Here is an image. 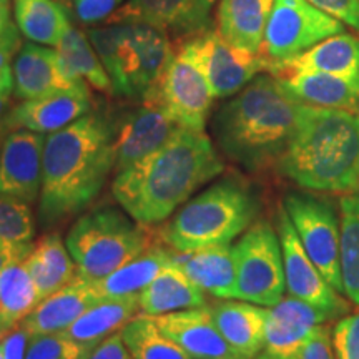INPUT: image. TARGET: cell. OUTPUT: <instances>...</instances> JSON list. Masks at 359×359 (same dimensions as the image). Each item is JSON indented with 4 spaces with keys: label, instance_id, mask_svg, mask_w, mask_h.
Segmentation results:
<instances>
[{
    "label": "cell",
    "instance_id": "cell-1",
    "mask_svg": "<svg viewBox=\"0 0 359 359\" xmlns=\"http://www.w3.org/2000/svg\"><path fill=\"white\" fill-rule=\"evenodd\" d=\"M223 170L206 133L182 127L154 154L115 173L111 193L135 222L151 226L172 217Z\"/></svg>",
    "mask_w": 359,
    "mask_h": 359
},
{
    "label": "cell",
    "instance_id": "cell-2",
    "mask_svg": "<svg viewBox=\"0 0 359 359\" xmlns=\"http://www.w3.org/2000/svg\"><path fill=\"white\" fill-rule=\"evenodd\" d=\"M115 132L105 115L90 111L45 138L40 223L48 226L83 212L115 167Z\"/></svg>",
    "mask_w": 359,
    "mask_h": 359
},
{
    "label": "cell",
    "instance_id": "cell-3",
    "mask_svg": "<svg viewBox=\"0 0 359 359\" xmlns=\"http://www.w3.org/2000/svg\"><path fill=\"white\" fill-rule=\"evenodd\" d=\"M302 103L275 75H258L226 102L213 133L226 158L250 173L276 167L293 140Z\"/></svg>",
    "mask_w": 359,
    "mask_h": 359
},
{
    "label": "cell",
    "instance_id": "cell-4",
    "mask_svg": "<svg viewBox=\"0 0 359 359\" xmlns=\"http://www.w3.org/2000/svg\"><path fill=\"white\" fill-rule=\"evenodd\" d=\"M276 168L306 190L354 191L359 183V116L302 103L294 137Z\"/></svg>",
    "mask_w": 359,
    "mask_h": 359
},
{
    "label": "cell",
    "instance_id": "cell-5",
    "mask_svg": "<svg viewBox=\"0 0 359 359\" xmlns=\"http://www.w3.org/2000/svg\"><path fill=\"white\" fill-rule=\"evenodd\" d=\"M259 210L257 191L248 183L223 178L180 206L158 231L160 243L175 251L231 243L257 222Z\"/></svg>",
    "mask_w": 359,
    "mask_h": 359
},
{
    "label": "cell",
    "instance_id": "cell-6",
    "mask_svg": "<svg viewBox=\"0 0 359 359\" xmlns=\"http://www.w3.org/2000/svg\"><path fill=\"white\" fill-rule=\"evenodd\" d=\"M65 245L79 275L98 281L150 248L154 235L125 210L105 206L72 224Z\"/></svg>",
    "mask_w": 359,
    "mask_h": 359
},
{
    "label": "cell",
    "instance_id": "cell-7",
    "mask_svg": "<svg viewBox=\"0 0 359 359\" xmlns=\"http://www.w3.org/2000/svg\"><path fill=\"white\" fill-rule=\"evenodd\" d=\"M236 263V298L271 308L285 296L283 251L276 228L257 219L233 246Z\"/></svg>",
    "mask_w": 359,
    "mask_h": 359
},
{
    "label": "cell",
    "instance_id": "cell-8",
    "mask_svg": "<svg viewBox=\"0 0 359 359\" xmlns=\"http://www.w3.org/2000/svg\"><path fill=\"white\" fill-rule=\"evenodd\" d=\"M343 32V22L327 15L308 0H275L262 48L269 62L268 72Z\"/></svg>",
    "mask_w": 359,
    "mask_h": 359
},
{
    "label": "cell",
    "instance_id": "cell-9",
    "mask_svg": "<svg viewBox=\"0 0 359 359\" xmlns=\"http://www.w3.org/2000/svg\"><path fill=\"white\" fill-rule=\"evenodd\" d=\"M304 251L320 269L325 280L344 294L341 280V219L330 200L309 193L293 191L283 201Z\"/></svg>",
    "mask_w": 359,
    "mask_h": 359
},
{
    "label": "cell",
    "instance_id": "cell-10",
    "mask_svg": "<svg viewBox=\"0 0 359 359\" xmlns=\"http://www.w3.org/2000/svg\"><path fill=\"white\" fill-rule=\"evenodd\" d=\"M213 100L205 74L182 47L175 52L158 83L142 98L143 103L161 107L182 127L195 132H205Z\"/></svg>",
    "mask_w": 359,
    "mask_h": 359
},
{
    "label": "cell",
    "instance_id": "cell-11",
    "mask_svg": "<svg viewBox=\"0 0 359 359\" xmlns=\"http://www.w3.org/2000/svg\"><path fill=\"white\" fill-rule=\"evenodd\" d=\"M182 48L198 64L215 98L236 95L262 72L269 70V62L263 53L235 47L218 30L193 35Z\"/></svg>",
    "mask_w": 359,
    "mask_h": 359
},
{
    "label": "cell",
    "instance_id": "cell-12",
    "mask_svg": "<svg viewBox=\"0 0 359 359\" xmlns=\"http://www.w3.org/2000/svg\"><path fill=\"white\" fill-rule=\"evenodd\" d=\"M276 231L281 243L288 293L321 309L330 318V321L343 318L349 311L348 302L325 280L313 259L308 257L283 206L278 208L276 213Z\"/></svg>",
    "mask_w": 359,
    "mask_h": 359
},
{
    "label": "cell",
    "instance_id": "cell-13",
    "mask_svg": "<svg viewBox=\"0 0 359 359\" xmlns=\"http://www.w3.org/2000/svg\"><path fill=\"white\" fill-rule=\"evenodd\" d=\"M45 135L13 130L0 147V193L32 205L42 190Z\"/></svg>",
    "mask_w": 359,
    "mask_h": 359
},
{
    "label": "cell",
    "instance_id": "cell-14",
    "mask_svg": "<svg viewBox=\"0 0 359 359\" xmlns=\"http://www.w3.org/2000/svg\"><path fill=\"white\" fill-rule=\"evenodd\" d=\"M90 110L92 98L87 83L83 82L74 88L60 90L32 100H22V103L7 111L2 123L7 133L13 130H29L50 135L69 127L75 120L90 114Z\"/></svg>",
    "mask_w": 359,
    "mask_h": 359
},
{
    "label": "cell",
    "instance_id": "cell-15",
    "mask_svg": "<svg viewBox=\"0 0 359 359\" xmlns=\"http://www.w3.org/2000/svg\"><path fill=\"white\" fill-rule=\"evenodd\" d=\"M215 0H128L110 17V24L138 22L182 37L208 30Z\"/></svg>",
    "mask_w": 359,
    "mask_h": 359
},
{
    "label": "cell",
    "instance_id": "cell-16",
    "mask_svg": "<svg viewBox=\"0 0 359 359\" xmlns=\"http://www.w3.org/2000/svg\"><path fill=\"white\" fill-rule=\"evenodd\" d=\"M180 128L182 125L161 107L143 103L140 109L127 116L122 127L115 132L114 173L123 172L137 161L154 154Z\"/></svg>",
    "mask_w": 359,
    "mask_h": 359
},
{
    "label": "cell",
    "instance_id": "cell-17",
    "mask_svg": "<svg viewBox=\"0 0 359 359\" xmlns=\"http://www.w3.org/2000/svg\"><path fill=\"white\" fill-rule=\"evenodd\" d=\"M155 321L193 359H246L219 333L208 304L156 316Z\"/></svg>",
    "mask_w": 359,
    "mask_h": 359
},
{
    "label": "cell",
    "instance_id": "cell-18",
    "mask_svg": "<svg viewBox=\"0 0 359 359\" xmlns=\"http://www.w3.org/2000/svg\"><path fill=\"white\" fill-rule=\"evenodd\" d=\"M330 321L321 309L294 296H283L268 309L264 325V348L271 356L290 359L314 330Z\"/></svg>",
    "mask_w": 359,
    "mask_h": 359
},
{
    "label": "cell",
    "instance_id": "cell-19",
    "mask_svg": "<svg viewBox=\"0 0 359 359\" xmlns=\"http://www.w3.org/2000/svg\"><path fill=\"white\" fill-rule=\"evenodd\" d=\"M12 72L13 95L19 100H32L83 83V80L70 77L55 48L34 42L22 45Z\"/></svg>",
    "mask_w": 359,
    "mask_h": 359
},
{
    "label": "cell",
    "instance_id": "cell-20",
    "mask_svg": "<svg viewBox=\"0 0 359 359\" xmlns=\"http://www.w3.org/2000/svg\"><path fill=\"white\" fill-rule=\"evenodd\" d=\"M95 281L83 276H77L74 281L62 290L42 299L20 326L29 336L64 333L70 325H74L87 309L100 302Z\"/></svg>",
    "mask_w": 359,
    "mask_h": 359
},
{
    "label": "cell",
    "instance_id": "cell-21",
    "mask_svg": "<svg viewBox=\"0 0 359 359\" xmlns=\"http://www.w3.org/2000/svg\"><path fill=\"white\" fill-rule=\"evenodd\" d=\"M172 263L205 293L218 299L236 298V263L230 243L193 251L172 250Z\"/></svg>",
    "mask_w": 359,
    "mask_h": 359
},
{
    "label": "cell",
    "instance_id": "cell-22",
    "mask_svg": "<svg viewBox=\"0 0 359 359\" xmlns=\"http://www.w3.org/2000/svg\"><path fill=\"white\" fill-rule=\"evenodd\" d=\"M298 72H321L359 88V37L346 32L333 35L302 55L275 67L269 74L283 77Z\"/></svg>",
    "mask_w": 359,
    "mask_h": 359
},
{
    "label": "cell",
    "instance_id": "cell-23",
    "mask_svg": "<svg viewBox=\"0 0 359 359\" xmlns=\"http://www.w3.org/2000/svg\"><path fill=\"white\" fill-rule=\"evenodd\" d=\"M130 24V97L143 98L158 83L175 52L168 42L167 32L156 27L128 22Z\"/></svg>",
    "mask_w": 359,
    "mask_h": 359
},
{
    "label": "cell",
    "instance_id": "cell-24",
    "mask_svg": "<svg viewBox=\"0 0 359 359\" xmlns=\"http://www.w3.org/2000/svg\"><path fill=\"white\" fill-rule=\"evenodd\" d=\"M215 325L223 338L243 354L246 359H255L264 348V325L268 309L250 302L219 299L208 304Z\"/></svg>",
    "mask_w": 359,
    "mask_h": 359
},
{
    "label": "cell",
    "instance_id": "cell-25",
    "mask_svg": "<svg viewBox=\"0 0 359 359\" xmlns=\"http://www.w3.org/2000/svg\"><path fill=\"white\" fill-rule=\"evenodd\" d=\"M273 6L275 0H219L218 32L238 48L262 53Z\"/></svg>",
    "mask_w": 359,
    "mask_h": 359
},
{
    "label": "cell",
    "instance_id": "cell-26",
    "mask_svg": "<svg viewBox=\"0 0 359 359\" xmlns=\"http://www.w3.org/2000/svg\"><path fill=\"white\" fill-rule=\"evenodd\" d=\"M278 80L299 103L359 116V88L346 80L321 72H298Z\"/></svg>",
    "mask_w": 359,
    "mask_h": 359
},
{
    "label": "cell",
    "instance_id": "cell-27",
    "mask_svg": "<svg viewBox=\"0 0 359 359\" xmlns=\"http://www.w3.org/2000/svg\"><path fill=\"white\" fill-rule=\"evenodd\" d=\"M24 264L32 276L40 302L79 276L77 264L58 233H45L39 238Z\"/></svg>",
    "mask_w": 359,
    "mask_h": 359
},
{
    "label": "cell",
    "instance_id": "cell-28",
    "mask_svg": "<svg viewBox=\"0 0 359 359\" xmlns=\"http://www.w3.org/2000/svg\"><path fill=\"white\" fill-rule=\"evenodd\" d=\"M142 314L156 318L183 309L206 306V293L175 264H168L138 294Z\"/></svg>",
    "mask_w": 359,
    "mask_h": 359
},
{
    "label": "cell",
    "instance_id": "cell-29",
    "mask_svg": "<svg viewBox=\"0 0 359 359\" xmlns=\"http://www.w3.org/2000/svg\"><path fill=\"white\" fill-rule=\"evenodd\" d=\"M138 296L105 298L92 304L74 325L64 331L65 336L85 344H100L109 336L120 333L130 320L140 313Z\"/></svg>",
    "mask_w": 359,
    "mask_h": 359
},
{
    "label": "cell",
    "instance_id": "cell-30",
    "mask_svg": "<svg viewBox=\"0 0 359 359\" xmlns=\"http://www.w3.org/2000/svg\"><path fill=\"white\" fill-rule=\"evenodd\" d=\"M168 264H172V248L165 245H151L132 262L95 281V286L102 299L138 296Z\"/></svg>",
    "mask_w": 359,
    "mask_h": 359
},
{
    "label": "cell",
    "instance_id": "cell-31",
    "mask_svg": "<svg viewBox=\"0 0 359 359\" xmlns=\"http://www.w3.org/2000/svg\"><path fill=\"white\" fill-rule=\"evenodd\" d=\"M17 27L30 42L57 47L70 29L69 13L57 0H13Z\"/></svg>",
    "mask_w": 359,
    "mask_h": 359
},
{
    "label": "cell",
    "instance_id": "cell-32",
    "mask_svg": "<svg viewBox=\"0 0 359 359\" xmlns=\"http://www.w3.org/2000/svg\"><path fill=\"white\" fill-rule=\"evenodd\" d=\"M62 65L75 80H83L103 93H114V83L100 57L82 30L70 27L55 47Z\"/></svg>",
    "mask_w": 359,
    "mask_h": 359
},
{
    "label": "cell",
    "instance_id": "cell-33",
    "mask_svg": "<svg viewBox=\"0 0 359 359\" xmlns=\"http://www.w3.org/2000/svg\"><path fill=\"white\" fill-rule=\"evenodd\" d=\"M88 39L100 57L103 67L109 72L114 93L130 97L128 67H130V24H110L102 29L88 30Z\"/></svg>",
    "mask_w": 359,
    "mask_h": 359
},
{
    "label": "cell",
    "instance_id": "cell-34",
    "mask_svg": "<svg viewBox=\"0 0 359 359\" xmlns=\"http://www.w3.org/2000/svg\"><path fill=\"white\" fill-rule=\"evenodd\" d=\"M40 303L37 288L24 262L0 271V320L17 327Z\"/></svg>",
    "mask_w": 359,
    "mask_h": 359
},
{
    "label": "cell",
    "instance_id": "cell-35",
    "mask_svg": "<svg viewBox=\"0 0 359 359\" xmlns=\"http://www.w3.org/2000/svg\"><path fill=\"white\" fill-rule=\"evenodd\" d=\"M133 359H193L156 325L155 318L137 314L120 331Z\"/></svg>",
    "mask_w": 359,
    "mask_h": 359
},
{
    "label": "cell",
    "instance_id": "cell-36",
    "mask_svg": "<svg viewBox=\"0 0 359 359\" xmlns=\"http://www.w3.org/2000/svg\"><path fill=\"white\" fill-rule=\"evenodd\" d=\"M339 266L344 294L359 306V193L339 200Z\"/></svg>",
    "mask_w": 359,
    "mask_h": 359
},
{
    "label": "cell",
    "instance_id": "cell-37",
    "mask_svg": "<svg viewBox=\"0 0 359 359\" xmlns=\"http://www.w3.org/2000/svg\"><path fill=\"white\" fill-rule=\"evenodd\" d=\"M35 224L32 208L15 196L0 193V241L12 245H30Z\"/></svg>",
    "mask_w": 359,
    "mask_h": 359
},
{
    "label": "cell",
    "instance_id": "cell-38",
    "mask_svg": "<svg viewBox=\"0 0 359 359\" xmlns=\"http://www.w3.org/2000/svg\"><path fill=\"white\" fill-rule=\"evenodd\" d=\"M93 344L79 343L64 333L30 336L25 359H88Z\"/></svg>",
    "mask_w": 359,
    "mask_h": 359
},
{
    "label": "cell",
    "instance_id": "cell-39",
    "mask_svg": "<svg viewBox=\"0 0 359 359\" xmlns=\"http://www.w3.org/2000/svg\"><path fill=\"white\" fill-rule=\"evenodd\" d=\"M336 359H359V311L344 314L333 330Z\"/></svg>",
    "mask_w": 359,
    "mask_h": 359
},
{
    "label": "cell",
    "instance_id": "cell-40",
    "mask_svg": "<svg viewBox=\"0 0 359 359\" xmlns=\"http://www.w3.org/2000/svg\"><path fill=\"white\" fill-rule=\"evenodd\" d=\"M290 359H334L330 326L326 323L318 326L302 346L291 354Z\"/></svg>",
    "mask_w": 359,
    "mask_h": 359
},
{
    "label": "cell",
    "instance_id": "cell-41",
    "mask_svg": "<svg viewBox=\"0 0 359 359\" xmlns=\"http://www.w3.org/2000/svg\"><path fill=\"white\" fill-rule=\"evenodd\" d=\"M308 2L359 32V0H308Z\"/></svg>",
    "mask_w": 359,
    "mask_h": 359
},
{
    "label": "cell",
    "instance_id": "cell-42",
    "mask_svg": "<svg viewBox=\"0 0 359 359\" xmlns=\"http://www.w3.org/2000/svg\"><path fill=\"white\" fill-rule=\"evenodd\" d=\"M77 17L85 24H95L114 15L123 0H74Z\"/></svg>",
    "mask_w": 359,
    "mask_h": 359
},
{
    "label": "cell",
    "instance_id": "cell-43",
    "mask_svg": "<svg viewBox=\"0 0 359 359\" xmlns=\"http://www.w3.org/2000/svg\"><path fill=\"white\" fill-rule=\"evenodd\" d=\"M88 359H133V356L125 346L122 334L115 333L97 344Z\"/></svg>",
    "mask_w": 359,
    "mask_h": 359
},
{
    "label": "cell",
    "instance_id": "cell-44",
    "mask_svg": "<svg viewBox=\"0 0 359 359\" xmlns=\"http://www.w3.org/2000/svg\"><path fill=\"white\" fill-rule=\"evenodd\" d=\"M30 336L20 325L13 327L6 336L4 343V359H25Z\"/></svg>",
    "mask_w": 359,
    "mask_h": 359
},
{
    "label": "cell",
    "instance_id": "cell-45",
    "mask_svg": "<svg viewBox=\"0 0 359 359\" xmlns=\"http://www.w3.org/2000/svg\"><path fill=\"white\" fill-rule=\"evenodd\" d=\"M22 48L20 30L19 27L13 25V22L8 25V29L0 37V72L11 65V60L19 53Z\"/></svg>",
    "mask_w": 359,
    "mask_h": 359
},
{
    "label": "cell",
    "instance_id": "cell-46",
    "mask_svg": "<svg viewBox=\"0 0 359 359\" xmlns=\"http://www.w3.org/2000/svg\"><path fill=\"white\" fill-rule=\"evenodd\" d=\"M34 243L30 245H12L6 243V241H0V271L8 264L24 262L29 257L30 250H32Z\"/></svg>",
    "mask_w": 359,
    "mask_h": 359
},
{
    "label": "cell",
    "instance_id": "cell-47",
    "mask_svg": "<svg viewBox=\"0 0 359 359\" xmlns=\"http://www.w3.org/2000/svg\"><path fill=\"white\" fill-rule=\"evenodd\" d=\"M13 95V72L12 67L7 65L0 72V120L7 114V107Z\"/></svg>",
    "mask_w": 359,
    "mask_h": 359
},
{
    "label": "cell",
    "instance_id": "cell-48",
    "mask_svg": "<svg viewBox=\"0 0 359 359\" xmlns=\"http://www.w3.org/2000/svg\"><path fill=\"white\" fill-rule=\"evenodd\" d=\"M11 24V0H0V37H2Z\"/></svg>",
    "mask_w": 359,
    "mask_h": 359
},
{
    "label": "cell",
    "instance_id": "cell-49",
    "mask_svg": "<svg viewBox=\"0 0 359 359\" xmlns=\"http://www.w3.org/2000/svg\"><path fill=\"white\" fill-rule=\"evenodd\" d=\"M13 330L12 326H8L7 323H4L2 320H0V343H2L4 339H6V336L11 333V331Z\"/></svg>",
    "mask_w": 359,
    "mask_h": 359
},
{
    "label": "cell",
    "instance_id": "cell-50",
    "mask_svg": "<svg viewBox=\"0 0 359 359\" xmlns=\"http://www.w3.org/2000/svg\"><path fill=\"white\" fill-rule=\"evenodd\" d=\"M255 359H280V358H275V356H271V354H268L266 351H262Z\"/></svg>",
    "mask_w": 359,
    "mask_h": 359
},
{
    "label": "cell",
    "instance_id": "cell-51",
    "mask_svg": "<svg viewBox=\"0 0 359 359\" xmlns=\"http://www.w3.org/2000/svg\"><path fill=\"white\" fill-rule=\"evenodd\" d=\"M6 135H7V130L4 128V123H2V120H0V147H2L4 137H6Z\"/></svg>",
    "mask_w": 359,
    "mask_h": 359
},
{
    "label": "cell",
    "instance_id": "cell-52",
    "mask_svg": "<svg viewBox=\"0 0 359 359\" xmlns=\"http://www.w3.org/2000/svg\"><path fill=\"white\" fill-rule=\"evenodd\" d=\"M0 359H4V343H0Z\"/></svg>",
    "mask_w": 359,
    "mask_h": 359
},
{
    "label": "cell",
    "instance_id": "cell-53",
    "mask_svg": "<svg viewBox=\"0 0 359 359\" xmlns=\"http://www.w3.org/2000/svg\"><path fill=\"white\" fill-rule=\"evenodd\" d=\"M356 190H358V193H359V183H358V188H356Z\"/></svg>",
    "mask_w": 359,
    "mask_h": 359
},
{
    "label": "cell",
    "instance_id": "cell-54",
    "mask_svg": "<svg viewBox=\"0 0 359 359\" xmlns=\"http://www.w3.org/2000/svg\"><path fill=\"white\" fill-rule=\"evenodd\" d=\"M58 2H65V0H58Z\"/></svg>",
    "mask_w": 359,
    "mask_h": 359
}]
</instances>
